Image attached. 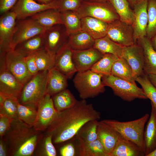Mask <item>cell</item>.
Instances as JSON below:
<instances>
[{"label":"cell","instance_id":"cell-1","mask_svg":"<svg viewBox=\"0 0 156 156\" xmlns=\"http://www.w3.org/2000/svg\"><path fill=\"white\" fill-rule=\"evenodd\" d=\"M101 113L86 100L78 101L72 107L57 112L47 129L52 136L53 143L60 144L75 136L80 129L88 122L99 120Z\"/></svg>","mask_w":156,"mask_h":156},{"label":"cell","instance_id":"cell-2","mask_svg":"<svg viewBox=\"0 0 156 156\" xmlns=\"http://www.w3.org/2000/svg\"><path fill=\"white\" fill-rule=\"evenodd\" d=\"M41 131L19 119L13 120L9 130L3 137L7 143L8 155H32L43 137Z\"/></svg>","mask_w":156,"mask_h":156},{"label":"cell","instance_id":"cell-3","mask_svg":"<svg viewBox=\"0 0 156 156\" xmlns=\"http://www.w3.org/2000/svg\"><path fill=\"white\" fill-rule=\"evenodd\" d=\"M149 116L147 113L139 118L130 121L121 122L109 119L101 121L113 128L123 138L136 144L145 154L144 131Z\"/></svg>","mask_w":156,"mask_h":156},{"label":"cell","instance_id":"cell-4","mask_svg":"<svg viewBox=\"0 0 156 156\" xmlns=\"http://www.w3.org/2000/svg\"><path fill=\"white\" fill-rule=\"evenodd\" d=\"M103 75L90 69L76 73L73 81L82 99L94 98L105 92V86L102 80Z\"/></svg>","mask_w":156,"mask_h":156},{"label":"cell","instance_id":"cell-5","mask_svg":"<svg viewBox=\"0 0 156 156\" xmlns=\"http://www.w3.org/2000/svg\"><path fill=\"white\" fill-rule=\"evenodd\" d=\"M49 70L39 71L24 85L18 100L23 104H31L37 108L40 101L46 94Z\"/></svg>","mask_w":156,"mask_h":156},{"label":"cell","instance_id":"cell-6","mask_svg":"<svg viewBox=\"0 0 156 156\" xmlns=\"http://www.w3.org/2000/svg\"><path fill=\"white\" fill-rule=\"evenodd\" d=\"M102 80L105 86L110 87L116 95L123 100L131 102L135 99H148L142 89L135 82L120 78L112 74L103 75Z\"/></svg>","mask_w":156,"mask_h":156},{"label":"cell","instance_id":"cell-7","mask_svg":"<svg viewBox=\"0 0 156 156\" xmlns=\"http://www.w3.org/2000/svg\"><path fill=\"white\" fill-rule=\"evenodd\" d=\"M76 12L79 17L89 16L109 23L120 20L114 8L108 1L105 2H92L83 1Z\"/></svg>","mask_w":156,"mask_h":156},{"label":"cell","instance_id":"cell-8","mask_svg":"<svg viewBox=\"0 0 156 156\" xmlns=\"http://www.w3.org/2000/svg\"><path fill=\"white\" fill-rule=\"evenodd\" d=\"M25 57L15 49H11L0 58L7 69L23 85L33 76L27 68Z\"/></svg>","mask_w":156,"mask_h":156},{"label":"cell","instance_id":"cell-9","mask_svg":"<svg viewBox=\"0 0 156 156\" xmlns=\"http://www.w3.org/2000/svg\"><path fill=\"white\" fill-rule=\"evenodd\" d=\"M17 20L11 49H14L17 45L25 41L43 33L49 28L40 25L31 18Z\"/></svg>","mask_w":156,"mask_h":156},{"label":"cell","instance_id":"cell-10","mask_svg":"<svg viewBox=\"0 0 156 156\" xmlns=\"http://www.w3.org/2000/svg\"><path fill=\"white\" fill-rule=\"evenodd\" d=\"M17 18L15 14L10 11L1 14L0 18V58L11 50L15 31Z\"/></svg>","mask_w":156,"mask_h":156},{"label":"cell","instance_id":"cell-11","mask_svg":"<svg viewBox=\"0 0 156 156\" xmlns=\"http://www.w3.org/2000/svg\"><path fill=\"white\" fill-rule=\"evenodd\" d=\"M107 35L123 47L135 44L132 25L120 20L108 23Z\"/></svg>","mask_w":156,"mask_h":156},{"label":"cell","instance_id":"cell-12","mask_svg":"<svg viewBox=\"0 0 156 156\" xmlns=\"http://www.w3.org/2000/svg\"><path fill=\"white\" fill-rule=\"evenodd\" d=\"M57 112L51 96L46 94L38 104L34 127L36 130L41 131L47 130Z\"/></svg>","mask_w":156,"mask_h":156},{"label":"cell","instance_id":"cell-13","mask_svg":"<svg viewBox=\"0 0 156 156\" xmlns=\"http://www.w3.org/2000/svg\"><path fill=\"white\" fill-rule=\"evenodd\" d=\"M57 8V0L47 4H41L34 0H18L10 11L15 14L18 20L30 17L45 10Z\"/></svg>","mask_w":156,"mask_h":156},{"label":"cell","instance_id":"cell-14","mask_svg":"<svg viewBox=\"0 0 156 156\" xmlns=\"http://www.w3.org/2000/svg\"><path fill=\"white\" fill-rule=\"evenodd\" d=\"M0 94L18 99L24 86L0 60Z\"/></svg>","mask_w":156,"mask_h":156},{"label":"cell","instance_id":"cell-15","mask_svg":"<svg viewBox=\"0 0 156 156\" xmlns=\"http://www.w3.org/2000/svg\"><path fill=\"white\" fill-rule=\"evenodd\" d=\"M73 50L67 42L55 54L54 67L63 74L68 79L71 78L77 72L73 60Z\"/></svg>","mask_w":156,"mask_h":156},{"label":"cell","instance_id":"cell-16","mask_svg":"<svg viewBox=\"0 0 156 156\" xmlns=\"http://www.w3.org/2000/svg\"><path fill=\"white\" fill-rule=\"evenodd\" d=\"M144 0L136 5L133 8L134 16L132 24L135 44L139 38L146 36L148 24L147 4Z\"/></svg>","mask_w":156,"mask_h":156},{"label":"cell","instance_id":"cell-17","mask_svg":"<svg viewBox=\"0 0 156 156\" xmlns=\"http://www.w3.org/2000/svg\"><path fill=\"white\" fill-rule=\"evenodd\" d=\"M45 49L56 53L68 40L65 28L63 25H54L47 29L43 33Z\"/></svg>","mask_w":156,"mask_h":156},{"label":"cell","instance_id":"cell-18","mask_svg":"<svg viewBox=\"0 0 156 156\" xmlns=\"http://www.w3.org/2000/svg\"><path fill=\"white\" fill-rule=\"evenodd\" d=\"M122 57L127 61L135 79L144 73V60L142 47L137 44L123 47Z\"/></svg>","mask_w":156,"mask_h":156},{"label":"cell","instance_id":"cell-19","mask_svg":"<svg viewBox=\"0 0 156 156\" xmlns=\"http://www.w3.org/2000/svg\"><path fill=\"white\" fill-rule=\"evenodd\" d=\"M103 55L93 47L82 50H73V60L77 72L90 70Z\"/></svg>","mask_w":156,"mask_h":156},{"label":"cell","instance_id":"cell-20","mask_svg":"<svg viewBox=\"0 0 156 156\" xmlns=\"http://www.w3.org/2000/svg\"><path fill=\"white\" fill-rule=\"evenodd\" d=\"M98 138L103 146L108 156L114 149L118 139L122 137L109 125L99 121L97 130Z\"/></svg>","mask_w":156,"mask_h":156},{"label":"cell","instance_id":"cell-21","mask_svg":"<svg viewBox=\"0 0 156 156\" xmlns=\"http://www.w3.org/2000/svg\"><path fill=\"white\" fill-rule=\"evenodd\" d=\"M137 44L142 47L144 55V71L148 75H156V51L153 48L151 40L147 36L138 39Z\"/></svg>","mask_w":156,"mask_h":156},{"label":"cell","instance_id":"cell-22","mask_svg":"<svg viewBox=\"0 0 156 156\" xmlns=\"http://www.w3.org/2000/svg\"><path fill=\"white\" fill-rule=\"evenodd\" d=\"M81 30L88 33L95 40L107 34L108 23L91 17L81 19Z\"/></svg>","mask_w":156,"mask_h":156},{"label":"cell","instance_id":"cell-23","mask_svg":"<svg viewBox=\"0 0 156 156\" xmlns=\"http://www.w3.org/2000/svg\"><path fill=\"white\" fill-rule=\"evenodd\" d=\"M67 77L54 67L48 71L46 94L52 96L66 89L68 86Z\"/></svg>","mask_w":156,"mask_h":156},{"label":"cell","instance_id":"cell-24","mask_svg":"<svg viewBox=\"0 0 156 156\" xmlns=\"http://www.w3.org/2000/svg\"><path fill=\"white\" fill-rule=\"evenodd\" d=\"M151 104V111L144 131L145 156L156 149V108Z\"/></svg>","mask_w":156,"mask_h":156},{"label":"cell","instance_id":"cell-25","mask_svg":"<svg viewBox=\"0 0 156 156\" xmlns=\"http://www.w3.org/2000/svg\"><path fill=\"white\" fill-rule=\"evenodd\" d=\"M144 152L136 144L121 137L110 156H144Z\"/></svg>","mask_w":156,"mask_h":156},{"label":"cell","instance_id":"cell-26","mask_svg":"<svg viewBox=\"0 0 156 156\" xmlns=\"http://www.w3.org/2000/svg\"><path fill=\"white\" fill-rule=\"evenodd\" d=\"M30 18L40 25L47 28L63 25L61 12L57 9H49L39 12Z\"/></svg>","mask_w":156,"mask_h":156},{"label":"cell","instance_id":"cell-27","mask_svg":"<svg viewBox=\"0 0 156 156\" xmlns=\"http://www.w3.org/2000/svg\"><path fill=\"white\" fill-rule=\"evenodd\" d=\"M95 41L88 33L81 30L69 36L67 42L73 50L79 51L93 47Z\"/></svg>","mask_w":156,"mask_h":156},{"label":"cell","instance_id":"cell-28","mask_svg":"<svg viewBox=\"0 0 156 156\" xmlns=\"http://www.w3.org/2000/svg\"><path fill=\"white\" fill-rule=\"evenodd\" d=\"M44 48L43 33L36 36L19 44L14 49L26 56Z\"/></svg>","mask_w":156,"mask_h":156},{"label":"cell","instance_id":"cell-29","mask_svg":"<svg viewBox=\"0 0 156 156\" xmlns=\"http://www.w3.org/2000/svg\"><path fill=\"white\" fill-rule=\"evenodd\" d=\"M93 47L103 54L111 53L122 57L123 47L115 42L106 35L95 40Z\"/></svg>","mask_w":156,"mask_h":156},{"label":"cell","instance_id":"cell-30","mask_svg":"<svg viewBox=\"0 0 156 156\" xmlns=\"http://www.w3.org/2000/svg\"><path fill=\"white\" fill-rule=\"evenodd\" d=\"M52 99L55 107L58 112L72 107L78 101L71 92L66 89L53 96Z\"/></svg>","mask_w":156,"mask_h":156},{"label":"cell","instance_id":"cell-31","mask_svg":"<svg viewBox=\"0 0 156 156\" xmlns=\"http://www.w3.org/2000/svg\"><path fill=\"white\" fill-rule=\"evenodd\" d=\"M98 120L89 121L85 124L75 135L79 144L89 142L98 138L97 130Z\"/></svg>","mask_w":156,"mask_h":156},{"label":"cell","instance_id":"cell-32","mask_svg":"<svg viewBox=\"0 0 156 156\" xmlns=\"http://www.w3.org/2000/svg\"><path fill=\"white\" fill-rule=\"evenodd\" d=\"M111 74L132 82L135 81L131 67L123 57H119L114 62L112 68Z\"/></svg>","mask_w":156,"mask_h":156},{"label":"cell","instance_id":"cell-33","mask_svg":"<svg viewBox=\"0 0 156 156\" xmlns=\"http://www.w3.org/2000/svg\"><path fill=\"white\" fill-rule=\"evenodd\" d=\"M61 12L63 25L68 36L81 30V18L76 12L66 11Z\"/></svg>","mask_w":156,"mask_h":156},{"label":"cell","instance_id":"cell-34","mask_svg":"<svg viewBox=\"0 0 156 156\" xmlns=\"http://www.w3.org/2000/svg\"><path fill=\"white\" fill-rule=\"evenodd\" d=\"M79 148L81 156H108L98 139L89 142L79 144Z\"/></svg>","mask_w":156,"mask_h":156},{"label":"cell","instance_id":"cell-35","mask_svg":"<svg viewBox=\"0 0 156 156\" xmlns=\"http://www.w3.org/2000/svg\"><path fill=\"white\" fill-rule=\"evenodd\" d=\"M119 57L111 53H105L91 68L92 71L103 75L111 74L112 66Z\"/></svg>","mask_w":156,"mask_h":156},{"label":"cell","instance_id":"cell-36","mask_svg":"<svg viewBox=\"0 0 156 156\" xmlns=\"http://www.w3.org/2000/svg\"><path fill=\"white\" fill-rule=\"evenodd\" d=\"M114 8L120 20L131 25L134 16L132 10L127 0H108Z\"/></svg>","mask_w":156,"mask_h":156},{"label":"cell","instance_id":"cell-37","mask_svg":"<svg viewBox=\"0 0 156 156\" xmlns=\"http://www.w3.org/2000/svg\"><path fill=\"white\" fill-rule=\"evenodd\" d=\"M19 119L31 127H34L37 114V107L31 104H23L18 101L17 104Z\"/></svg>","mask_w":156,"mask_h":156},{"label":"cell","instance_id":"cell-38","mask_svg":"<svg viewBox=\"0 0 156 156\" xmlns=\"http://www.w3.org/2000/svg\"><path fill=\"white\" fill-rule=\"evenodd\" d=\"M35 60L39 71L49 70L54 66L55 53L44 49L34 53Z\"/></svg>","mask_w":156,"mask_h":156},{"label":"cell","instance_id":"cell-39","mask_svg":"<svg viewBox=\"0 0 156 156\" xmlns=\"http://www.w3.org/2000/svg\"><path fill=\"white\" fill-rule=\"evenodd\" d=\"M17 99L6 97L0 94V114L13 120L18 119L17 104Z\"/></svg>","mask_w":156,"mask_h":156},{"label":"cell","instance_id":"cell-40","mask_svg":"<svg viewBox=\"0 0 156 156\" xmlns=\"http://www.w3.org/2000/svg\"><path fill=\"white\" fill-rule=\"evenodd\" d=\"M36 154L38 156H55L56 150L52 141V136L47 134L42 139L38 144Z\"/></svg>","mask_w":156,"mask_h":156},{"label":"cell","instance_id":"cell-41","mask_svg":"<svg viewBox=\"0 0 156 156\" xmlns=\"http://www.w3.org/2000/svg\"><path fill=\"white\" fill-rule=\"evenodd\" d=\"M135 81L141 85L148 99L156 108V88L149 80L148 75L144 73L136 78Z\"/></svg>","mask_w":156,"mask_h":156},{"label":"cell","instance_id":"cell-42","mask_svg":"<svg viewBox=\"0 0 156 156\" xmlns=\"http://www.w3.org/2000/svg\"><path fill=\"white\" fill-rule=\"evenodd\" d=\"M148 24L146 36L150 40L156 34V1L148 0Z\"/></svg>","mask_w":156,"mask_h":156},{"label":"cell","instance_id":"cell-43","mask_svg":"<svg viewBox=\"0 0 156 156\" xmlns=\"http://www.w3.org/2000/svg\"><path fill=\"white\" fill-rule=\"evenodd\" d=\"M83 0H57V10L60 12L72 11L76 12L81 6Z\"/></svg>","mask_w":156,"mask_h":156},{"label":"cell","instance_id":"cell-44","mask_svg":"<svg viewBox=\"0 0 156 156\" xmlns=\"http://www.w3.org/2000/svg\"><path fill=\"white\" fill-rule=\"evenodd\" d=\"M25 60L27 69L32 76L35 75L39 72L36 65L34 53L25 56Z\"/></svg>","mask_w":156,"mask_h":156},{"label":"cell","instance_id":"cell-45","mask_svg":"<svg viewBox=\"0 0 156 156\" xmlns=\"http://www.w3.org/2000/svg\"><path fill=\"white\" fill-rule=\"evenodd\" d=\"M13 120L0 114V136L3 137L9 130Z\"/></svg>","mask_w":156,"mask_h":156},{"label":"cell","instance_id":"cell-46","mask_svg":"<svg viewBox=\"0 0 156 156\" xmlns=\"http://www.w3.org/2000/svg\"><path fill=\"white\" fill-rule=\"evenodd\" d=\"M18 0H0V12L2 14L10 11Z\"/></svg>","mask_w":156,"mask_h":156},{"label":"cell","instance_id":"cell-47","mask_svg":"<svg viewBox=\"0 0 156 156\" xmlns=\"http://www.w3.org/2000/svg\"><path fill=\"white\" fill-rule=\"evenodd\" d=\"M60 152L62 156H74L75 154L74 146L71 143L67 144L62 147Z\"/></svg>","mask_w":156,"mask_h":156},{"label":"cell","instance_id":"cell-48","mask_svg":"<svg viewBox=\"0 0 156 156\" xmlns=\"http://www.w3.org/2000/svg\"><path fill=\"white\" fill-rule=\"evenodd\" d=\"M8 155V147L7 143L3 138H1L0 140V156H6Z\"/></svg>","mask_w":156,"mask_h":156},{"label":"cell","instance_id":"cell-49","mask_svg":"<svg viewBox=\"0 0 156 156\" xmlns=\"http://www.w3.org/2000/svg\"><path fill=\"white\" fill-rule=\"evenodd\" d=\"M148 76L151 82L156 88V75L149 74Z\"/></svg>","mask_w":156,"mask_h":156},{"label":"cell","instance_id":"cell-50","mask_svg":"<svg viewBox=\"0 0 156 156\" xmlns=\"http://www.w3.org/2000/svg\"><path fill=\"white\" fill-rule=\"evenodd\" d=\"M130 6L132 8L137 4L144 0H127Z\"/></svg>","mask_w":156,"mask_h":156},{"label":"cell","instance_id":"cell-51","mask_svg":"<svg viewBox=\"0 0 156 156\" xmlns=\"http://www.w3.org/2000/svg\"><path fill=\"white\" fill-rule=\"evenodd\" d=\"M152 46L156 51V34L151 39Z\"/></svg>","mask_w":156,"mask_h":156},{"label":"cell","instance_id":"cell-52","mask_svg":"<svg viewBox=\"0 0 156 156\" xmlns=\"http://www.w3.org/2000/svg\"><path fill=\"white\" fill-rule=\"evenodd\" d=\"M37 2L43 4H47L50 3L56 0H34Z\"/></svg>","mask_w":156,"mask_h":156},{"label":"cell","instance_id":"cell-53","mask_svg":"<svg viewBox=\"0 0 156 156\" xmlns=\"http://www.w3.org/2000/svg\"><path fill=\"white\" fill-rule=\"evenodd\" d=\"M83 1L92 2L103 3L107 2L108 0H83Z\"/></svg>","mask_w":156,"mask_h":156},{"label":"cell","instance_id":"cell-54","mask_svg":"<svg viewBox=\"0 0 156 156\" xmlns=\"http://www.w3.org/2000/svg\"><path fill=\"white\" fill-rule=\"evenodd\" d=\"M147 156H156V149Z\"/></svg>","mask_w":156,"mask_h":156},{"label":"cell","instance_id":"cell-55","mask_svg":"<svg viewBox=\"0 0 156 156\" xmlns=\"http://www.w3.org/2000/svg\"><path fill=\"white\" fill-rule=\"evenodd\" d=\"M155 0L156 1V0Z\"/></svg>","mask_w":156,"mask_h":156}]
</instances>
